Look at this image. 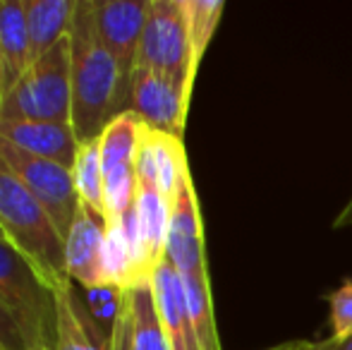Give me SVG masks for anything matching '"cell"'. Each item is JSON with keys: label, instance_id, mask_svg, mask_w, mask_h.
<instances>
[{"label": "cell", "instance_id": "obj_14", "mask_svg": "<svg viewBox=\"0 0 352 350\" xmlns=\"http://www.w3.org/2000/svg\"><path fill=\"white\" fill-rule=\"evenodd\" d=\"M0 140L10 142L27 154L41 156L53 164H60L72 171L77 159L79 142L70 122L48 120H3L0 122Z\"/></svg>", "mask_w": 352, "mask_h": 350}, {"label": "cell", "instance_id": "obj_15", "mask_svg": "<svg viewBox=\"0 0 352 350\" xmlns=\"http://www.w3.org/2000/svg\"><path fill=\"white\" fill-rule=\"evenodd\" d=\"M34 65L22 0H0V89L8 96Z\"/></svg>", "mask_w": 352, "mask_h": 350}, {"label": "cell", "instance_id": "obj_25", "mask_svg": "<svg viewBox=\"0 0 352 350\" xmlns=\"http://www.w3.org/2000/svg\"><path fill=\"white\" fill-rule=\"evenodd\" d=\"M314 350H352V333L345 338H326L321 343H314Z\"/></svg>", "mask_w": 352, "mask_h": 350}, {"label": "cell", "instance_id": "obj_16", "mask_svg": "<svg viewBox=\"0 0 352 350\" xmlns=\"http://www.w3.org/2000/svg\"><path fill=\"white\" fill-rule=\"evenodd\" d=\"M135 219L146 271L153 276L156 266L166 259L168 228H170V204L158 190L137 182Z\"/></svg>", "mask_w": 352, "mask_h": 350}, {"label": "cell", "instance_id": "obj_10", "mask_svg": "<svg viewBox=\"0 0 352 350\" xmlns=\"http://www.w3.org/2000/svg\"><path fill=\"white\" fill-rule=\"evenodd\" d=\"M190 175L185 144L180 137L144 125L137 146V182L158 190L173 206L182 182Z\"/></svg>", "mask_w": 352, "mask_h": 350}, {"label": "cell", "instance_id": "obj_12", "mask_svg": "<svg viewBox=\"0 0 352 350\" xmlns=\"http://www.w3.org/2000/svg\"><path fill=\"white\" fill-rule=\"evenodd\" d=\"M103 248H106V226L84 206H79L77 219L65 238V266L70 283H79L89 290L111 288Z\"/></svg>", "mask_w": 352, "mask_h": 350}, {"label": "cell", "instance_id": "obj_3", "mask_svg": "<svg viewBox=\"0 0 352 350\" xmlns=\"http://www.w3.org/2000/svg\"><path fill=\"white\" fill-rule=\"evenodd\" d=\"M0 307L17 324L27 350H56L58 290L8 240H0Z\"/></svg>", "mask_w": 352, "mask_h": 350}, {"label": "cell", "instance_id": "obj_19", "mask_svg": "<svg viewBox=\"0 0 352 350\" xmlns=\"http://www.w3.org/2000/svg\"><path fill=\"white\" fill-rule=\"evenodd\" d=\"M130 305L132 317V350H170L166 331L156 312L151 283H140L122 293Z\"/></svg>", "mask_w": 352, "mask_h": 350}, {"label": "cell", "instance_id": "obj_4", "mask_svg": "<svg viewBox=\"0 0 352 350\" xmlns=\"http://www.w3.org/2000/svg\"><path fill=\"white\" fill-rule=\"evenodd\" d=\"M72 118V65L70 39L43 53L19 85L3 96V120H48L70 122Z\"/></svg>", "mask_w": 352, "mask_h": 350}, {"label": "cell", "instance_id": "obj_23", "mask_svg": "<svg viewBox=\"0 0 352 350\" xmlns=\"http://www.w3.org/2000/svg\"><path fill=\"white\" fill-rule=\"evenodd\" d=\"M108 348H111V350H132V317H130V305H127V298L122 293H118L116 322H113V329H111Z\"/></svg>", "mask_w": 352, "mask_h": 350}, {"label": "cell", "instance_id": "obj_24", "mask_svg": "<svg viewBox=\"0 0 352 350\" xmlns=\"http://www.w3.org/2000/svg\"><path fill=\"white\" fill-rule=\"evenodd\" d=\"M0 343H3L8 350H27L17 324L10 319V314L5 312L3 307H0Z\"/></svg>", "mask_w": 352, "mask_h": 350}, {"label": "cell", "instance_id": "obj_1", "mask_svg": "<svg viewBox=\"0 0 352 350\" xmlns=\"http://www.w3.org/2000/svg\"><path fill=\"white\" fill-rule=\"evenodd\" d=\"M67 39L72 65L70 125L82 144L101 137L118 116L127 113L130 85L122 77L116 58L101 43L94 17V0H77Z\"/></svg>", "mask_w": 352, "mask_h": 350}, {"label": "cell", "instance_id": "obj_9", "mask_svg": "<svg viewBox=\"0 0 352 350\" xmlns=\"http://www.w3.org/2000/svg\"><path fill=\"white\" fill-rule=\"evenodd\" d=\"M148 5L151 0H94L98 36L106 51L116 58L127 85L132 82V72L137 67Z\"/></svg>", "mask_w": 352, "mask_h": 350}, {"label": "cell", "instance_id": "obj_13", "mask_svg": "<svg viewBox=\"0 0 352 350\" xmlns=\"http://www.w3.org/2000/svg\"><path fill=\"white\" fill-rule=\"evenodd\" d=\"M151 290L153 300H156L158 319H161V327L166 331L170 350H201L199 341H197L195 324H192L190 307H187L185 285H182L180 274L168 257L153 271Z\"/></svg>", "mask_w": 352, "mask_h": 350}, {"label": "cell", "instance_id": "obj_22", "mask_svg": "<svg viewBox=\"0 0 352 350\" xmlns=\"http://www.w3.org/2000/svg\"><path fill=\"white\" fill-rule=\"evenodd\" d=\"M331 305V327L333 338H345L352 333V281H343L340 288L329 295Z\"/></svg>", "mask_w": 352, "mask_h": 350}, {"label": "cell", "instance_id": "obj_28", "mask_svg": "<svg viewBox=\"0 0 352 350\" xmlns=\"http://www.w3.org/2000/svg\"><path fill=\"white\" fill-rule=\"evenodd\" d=\"M0 103H3V89H0Z\"/></svg>", "mask_w": 352, "mask_h": 350}, {"label": "cell", "instance_id": "obj_7", "mask_svg": "<svg viewBox=\"0 0 352 350\" xmlns=\"http://www.w3.org/2000/svg\"><path fill=\"white\" fill-rule=\"evenodd\" d=\"M142 120L135 113L118 116L101 135L106 226L120 221L137 199V146Z\"/></svg>", "mask_w": 352, "mask_h": 350}, {"label": "cell", "instance_id": "obj_5", "mask_svg": "<svg viewBox=\"0 0 352 350\" xmlns=\"http://www.w3.org/2000/svg\"><path fill=\"white\" fill-rule=\"evenodd\" d=\"M137 67L170 75L195 89L199 70L192 63V46L182 0H151L140 53H137Z\"/></svg>", "mask_w": 352, "mask_h": 350}, {"label": "cell", "instance_id": "obj_17", "mask_svg": "<svg viewBox=\"0 0 352 350\" xmlns=\"http://www.w3.org/2000/svg\"><path fill=\"white\" fill-rule=\"evenodd\" d=\"M22 5L32 58L38 61L43 53L67 39L77 0H22Z\"/></svg>", "mask_w": 352, "mask_h": 350}, {"label": "cell", "instance_id": "obj_8", "mask_svg": "<svg viewBox=\"0 0 352 350\" xmlns=\"http://www.w3.org/2000/svg\"><path fill=\"white\" fill-rule=\"evenodd\" d=\"M190 101L192 89L185 82L142 67L132 72L127 113H135L142 125L182 140Z\"/></svg>", "mask_w": 352, "mask_h": 350}, {"label": "cell", "instance_id": "obj_27", "mask_svg": "<svg viewBox=\"0 0 352 350\" xmlns=\"http://www.w3.org/2000/svg\"><path fill=\"white\" fill-rule=\"evenodd\" d=\"M266 350H314V343L311 341H287V343H280V346L266 348Z\"/></svg>", "mask_w": 352, "mask_h": 350}, {"label": "cell", "instance_id": "obj_21", "mask_svg": "<svg viewBox=\"0 0 352 350\" xmlns=\"http://www.w3.org/2000/svg\"><path fill=\"white\" fill-rule=\"evenodd\" d=\"M182 10H185L187 19V34H190L192 63L199 70L201 58H204L213 34H216L226 3L223 0H182Z\"/></svg>", "mask_w": 352, "mask_h": 350}, {"label": "cell", "instance_id": "obj_20", "mask_svg": "<svg viewBox=\"0 0 352 350\" xmlns=\"http://www.w3.org/2000/svg\"><path fill=\"white\" fill-rule=\"evenodd\" d=\"M56 350H111L108 343H98L94 331L87 327L77 307L72 283L58 288V338Z\"/></svg>", "mask_w": 352, "mask_h": 350}, {"label": "cell", "instance_id": "obj_29", "mask_svg": "<svg viewBox=\"0 0 352 350\" xmlns=\"http://www.w3.org/2000/svg\"><path fill=\"white\" fill-rule=\"evenodd\" d=\"M0 240H5V235H3V230H0Z\"/></svg>", "mask_w": 352, "mask_h": 350}, {"label": "cell", "instance_id": "obj_30", "mask_svg": "<svg viewBox=\"0 0 352 350\" xmlns=\"http://www.w3.org/2000/svg\"><path fill=\"white\" fill-rule=\"evenodd\" d=\"M0 350H8V348H5V346H3V343H0Z\"/></svg>", "mask_w": 352, "mask_h": 350}, {"label": "cell", "instance_id": "obj_18", "mask_svg": "<svg viewBox=\"0 0 352 350\" xmlns=\"http://www.w3.org/2000/svg\"><path fill=\"white\" fill-rule=\"evenodd\" d=\"M74 190L79 204L106 226V197H103V166H101V137L82 142L72 166Z\"/></svg>", "mask_w": 352, "mask_h": 350}, {"label": "cell", "instance_id": "obj_2", "mask_svg": "<svg viewBox=\"0 0 352 350\" xmlns=\"http://www.w3.org/2000/svg\"><path fill=\"white\" fill-rule=\"evenodd\" d=\"M0 230L17 252L53 285H70L65 266V238L34 195L0 159Z\"/></svg>", "mask_w": 352, "mask_h": 350}, {"label": "cell", "instance_id": "obj_6", "mask_svg": "<svg viewBox=\"0 0 352 350\" xmlns=\"http://www.w3.org/2000/svg\"><path fill=\"white\" fill-rule=\"evenodd\" d=\"M0 159L12 171V175L32 192L34 199L46 209L58 233L67 238L79 214V206H82L77 190H74L72 171L48 159H41V156L27 154L5 140H0Z\"/></svg>", "mask_w": 352, "mask_h": 350}, {"label": "cell", "instance_id": "obj_26", "mask_svg": "<svg viewBox=\"0 0 352 350\" xmlns=\"http://www.w3.org/2000/svg\"><path fill=\"white\" fill-rule=\"evenodd\" d=\"M352 226V197H350V201L348 204L340 209V214L336 216V221H333V228L336 230H340V228H350Z\"/></svg>", "mask_w": 352, "mask_h": 350}, {"label": "cell", "instance_id": "obj_11", "mask_svg": "<svg viewBox=\"0 0 352 350\" xmlns=\"http://www.w3.org/2000/svg\"><path fill=\"white\" fill-rule=\"evenodd\" d=\"M166 257L175 266L177 274L209 269L206 264L204 226H201L199 199H197L195 182L187 177L170 206V228H168Z\"/></svg>", "mask_w": 352, "mask_h": 350}]
</instances>
